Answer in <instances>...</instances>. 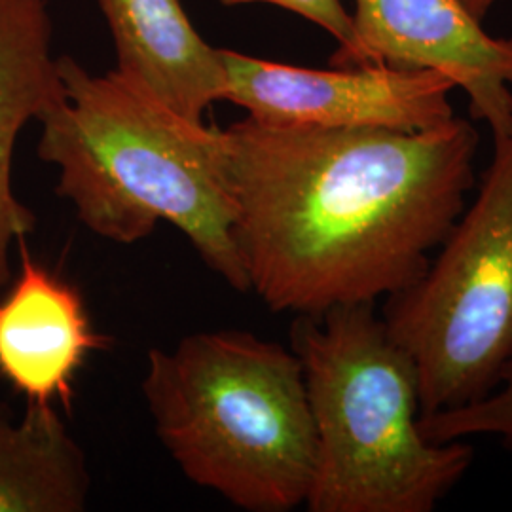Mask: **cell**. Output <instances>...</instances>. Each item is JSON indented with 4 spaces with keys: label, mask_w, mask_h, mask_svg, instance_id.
I'll use <instances>...</instances> for the list:
<instances>
[{
    "label": "cell",
    "mask_w": 512,
    "mask_h": 512,
    "mask_svg": "<svg viewBox=\"0 0 512 512\" xmlns=\"http://www.w3.org/2000/svg\"><path fill=\"white\" fill-rule=\"evenodd\" d=\"M291 349L317 440L308 511L433 512L469 473L473 446L423 437L416 365L376 304L296 315Z\"/></svg>",
    "instance_id": "cell-3"
},
{
    "label": "cell",
    "mask_w": 512,
    "mask_h": 512,
    "mask_svg": "<svg viewBox=\"0 0 512 512\" xmlns=\"http://www.w3.org/2000/svg\"><path fill=\"white\" fill-rule=\"evenodd\" d=\"M459 2L471 12V16L484 21L488 18V14L492 12V8L497 6L499 2H505V0H459Z\"/></svg>",
    "instance_id": "cell-14"
},
{
    "label": "cell",
    "mask_w": 512,
    "mask_h": 512,
    "mask_svg": "<svg viewBox=\"0 0 512 512\" xmlns=\"http://www.w3.org/2000/svg\"><path fill=\"white\" fill-rule=\"evenodd\" d=\"M48 0H0V296L14 279L12 249L37 224L12 184V160L21 129L63 97L52 55Z\"/></svg>",
    "instance_id": "cell-10"
},
{
    "label": "cell",
    "mask_w": 512,
    "mask_h": 512,
    "mask_svg": "<svg viewBox=\"0 0 512 512\" xmlns=\"http://www.w3.org/2000/svg\"><path fill=\"white\" fill-rule=\"evenodd\" d=\"M421 433L433 442L497 437L512 450V359L499 384L475 403L420 418Z\"/></svg>",
    "instance_id": "cell-12"
},
{
    "label": "cell",
    "mask_w": 512,
    "mask_h": 512,
    "mask_svg": "<svg viewBox=\"0 0 512 512\" xmlns=\"http://www.w3.org/2000/svg\"><path fill=\"white\" fill-rule=\"evenodd\" d=\"M143 395L188 480L243 511L306 505L317 440L293 349L245 330L196 332L148 351Z\"/></svg>",
    "instance_id": "cell-4"
},
{
    "label": "cell",
    "mask_w": 512,
    "mask_h": 512,
    "mask_svg": "<svg viewBox=\"0 0 512 512\" xmlns=\"http://www.w3.org/2000/svg\"><path fill=\"white\" fill-rule=\"evenodd\" d=\"M92 494L86 452L57 406L0 401V512H82Z\"/></svg>",
    "instance_id": "cell-11"
},
{
    "label": "cell",
    "mask_w": 512,
    "mask_h": 512,
    "mask_svg": "<svg viewBox=\"0 0 512 512\" xmlns=\"http://www.w3.org/2000/svg\"><path fill=\"white\" fill-rule=\"evenodd\" d=\"M236 241L255 293L277 313L376 304L414 285L475 186L478 131L222 129Z\"/></svg>",
    "instance_id": "cell-1"
},
{
    "label": "cell",
    "mask_w": 512,
    "mask_h": 512,
    "mask_svg": "<svg viewBox=\"0 0 512 512\" xmlns=\"http://www.w3.org/2000/svg\"><path fill=\"white\" fill-rule=\"evenodd\" d=\"M353 67L433 71L469 97L494 139L512 133V38L490 35L459 0H355Z\"/></svg>",
    "instance_id": "cell-7"
},
{
    "label": "cell",
    "mask_w": 512,
    "mask_h": 512,
    "mask_svg": "<svg viewBox=\"0 0 512 512\" xmlns=\"http://www.w3.org/2000/svg\"><path fill=\"white\" fill-rule=\"evenodd\" d=\"M226 6L238 4H274L294 12L300 18L308 19L311 23L325 29L329 35L336 38L338 50L332 55L330 65L349 69L355 61L357 54V37L355 25L348 10L344 8L342 0H220Z\"/></svg>",
    "instance_id": "cell-13"
},
{
    "label": "cell",
    "mask_w": 512,
    "mask_h": 512,
    "mask_svg": "<svg viewBox=\"0 0 512 512\" xmlns=\"http://www.w3.org/2000/svg\"><path fill=\"white\" fill-rule=\"evenodd\" d=\"M19 274L0 296V376L27 404L71 412L74 378L109 336L92 329L80 293L19 239Z\"/></svg>",
    "instance_id": "cell-8"
},
{
    "label": "cell",
    "mask_w": 512,
    "mask_h": 512,
    "mask_svg": "<svg viewBox=\"0 0 512 512\" xmlns=\"http://www.w3.org/2000/svg\"><path fill=\"white\" fill-rule=\"evenodd\" d=\"M63 97L38 118V158L59 169L57 196L99 238L133 245L158 222L183 232L232 289L249 293L222 129L175 114L116 71L59 57Z\"/></svg>",
    "instance_id": "cell-2"
},
{
    "label": "cell",
    "mask_w": 512,
    "mask_h": 512,
    "mask_svg": "<svg viewBox=\"0 0 512 512\" xmlns=\"http://www.w3.org/2000/svg\"><path fill=\"white\" fill-rule=\"evenodd\" d=\"M224 99L260 124L285 128L385 126L431 129L456 114L452 80L433 71L389 67L304 69L220 50Z\"/></svg>",
    "instance_id": "cell-6"
},
{
    "label": "cell",
    "mask_w": 512,
    "mask_h": 512,
    "mask_svg": "<svg viewBox=\"0 0 512 512\" xmlns=\"http://www.w3.org/2000/svg\"><path fill=\"white\" fill-rule=\"evenodd\" d=\"M385 327L412 357L421 416L486 397L512 359V133L420 279L385 298Z\"/></svg>",
    "instance_id": "cell-5"
},
{
    "label": "cell",
    "mask_w": 512,
    "mask_h": 512,
    "mask_svg": "<svg viewBox=\"0 0 512 512\" xmlns=\"http://www.w3.org/2000/svg\"><path fill=\"white\" fill-rule=\"evenodd\" d=\"M120 74L139 92L190 122L224 99L220 50L194 29L181 0H99Z\"/></svg>",
    "instance_id": "cell-9"
}]
</instances>
